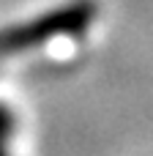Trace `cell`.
Returning <instances> with one entry per match:
<instances>
[{
  "label": "cell",
  "instance_id": "obj_2",
  "mask_svg": "<svg viewBox=\"0 0 153 156\" xmlns=\"http://www.w3.org/2000/svg\"><path fill=\"white\" fill-rule=\"evenodd\" d=\"M8 129H11V118H8V112L0 107V137H3ZM0 156H5V151H3V143H0Z\"/></svg>",
  "mask_w": 153,
  "mask_h": 156
},
{
  "label": "cell",
  "instance_id": "obj_1",
  "mask_svg": "<svg viewBox=\"0 0 153 156\" xmlns=\"http://www.w3.org/2000/svg\"><path fill=\"white\" fill-rule=\"evenodd\" d=\"M93 16H96L93 0H74L68 5L49 11V14L36 16L33 22L5 27V30H0V58L16 55L30 47H41L57 36H66V33H79L93 22Z\"/></svg>",
  "mask_w": 153,
  "mask_h": 156
}]
</instances>
